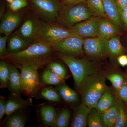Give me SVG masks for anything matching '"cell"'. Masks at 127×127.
Here are the masks:
<instances>
[{"label":"cell","instance_id":"obj_1","mask_svg":"<svg viewBox=\"0 0 127 127\" xmlns=\"http://www.w3.org/2000/svg\"><path fill=\"white\" fill-rule=\"evenodd\" d=\"M54 51L51 45L36 41L22 51L7 53L1 59L20 69L22 67L30 66L39 70L52 61Z\"/></svg>","mask_w":127,"mask_h":127},{"label":"cell","instance_id":"obj_2","mask_svg":"<svg viewBox=\"0 0 127 127\" xmlns=\"http://www.w3.org/2000/svg\"><path fill=\"white\" fill-rule=\"evenodd\" d=\"M105 78L102 72H96L86 81L79 91L82 103L91 109L96 107L106 89Z\"/></svg>","mask_w":127,"mask_h":127},{"label":"cell","instance_id":"obj_3","mask_svg":"<svg viewBox=\"0 0 127 127\" xmlns=\"http://www.w3.org/2000/svg\"><path fill=\"white\" fill-rule=\"evenodd\" d=\"M57 56L70 68L74 79L75 88L79 92L86 81L96 72L92 64L86 58L79 59L58 53Z\"/></svg>","mask_w":127,"mask_h":127},{"label":"cell","instance_id":"obj_4","mask_svg":"<svg viewBox=\"0 0 127 127\" xmlns=\"http://www.w3.org/2000/svg\"><path fill=\"white\" fill-rule=\"evenodd\" d=\"M93 14L87 5L83 3L67 5L61 3L57 23L70 28L77 23L86 20Z\"/></svg>","mask_w":127,"mask_h":127},{"label":"cell","instance_id":"obj_5","mask_svg":"<svg viewBox=\"0 0 127 127\" xmlns=\"http://www.w3.org/2000/svg\"><path fill=\"white\" fill-rule=\"evenodd\" d=\"M74 35H79L57 22H44L37 32L36 41L42 42L53 47L58 42Z\"/></svg>","mask_w":127,"mask_h":127},{"label":"cell","instance_id":"obj_6","mask_svg":"<svg viewBox=\"0 0 127 127\" xmlns=\"http://www.w3.org/2000/svg\"><path fill=\"white\" fill-rule=\"evenodd\" d=\"M35 14L46 22L57 21L61 2L57 0H28Z\"/></svg>","mask_w":127,"mask_h":127},{"label":"cell","instance_id":"obj_7","mask_svg":"<svg viewBox=\"0 0 127 127\" xmlns=\"http://www.w3.org/2000/svg\"><path fill=\"white\" fill-rule=\"evenodd\" d=\"M84 40L81 36H72L58 42L53 47L58 53L76 57L84 53Z\"/></svg>","mask_w":127,"mask_h":127},{"label":"cell","instance_id":"obj_8","mask_svg":"<svg viewBox=\"0 0 127 127\" xmlns=\"http://www.w3.org/2000/svg\"><path fill=\"white\" fill-rule=\"evenodd\" d=\"M20 69L23 92L31 97H35L42 87L39 79L38 70L30 66L22 67Z\"/></svg>","mask_w":127,"mask_h":127},{"label":"cell","instance_id":"obj_9","mask_svg":"<svg viewBox=\"0 0 127 127\" xmlns=\"http://www.w3.org/2000/svg\"><path fill=\"white\" fill-rule=\"evenodd\" d=\"M44 22L35 14L28 16L15 33L31 45L36 41L37 32Z\"/></svg>","mask_w":127,"mask_h":127},{"label":"cell","instance_id":"obj_10","mask_svg":"<svg viewBox=\"0 0 127 127\" xmlns=\"http://www.w3.org/2000/svg\"><path fill=\"white\" fill-rule=\"evenodd\" d=\"M84 52L92 57L104 56L109 53L108 40L100 37L84 39Z\"/></svg>","mask_w":127,"mask_h":127},{"label":"cell","instance_id":"obj_11","mask_svg":"<svg viewBox=\"0 0 127 127\" xmlns=\"http://www.w3.org/2000/svg\"><path fill=\"white\" fill-rule=\"evenodd\" d=\"M102 17L94 16L77 23L69 29L73 30L83 37L98 36V27Z\"/></svg>","mask_w":127,"mask_h":127},{"label":"cell","instance_id":"obj_12","mask_svg":"<svg viewBox=\"0 0 127 127\" xmlns=\"http://www.w3.org/2000/svg\"><path fill=\"white\" fill-rule=\"evenodd\" d=\"M22 19L21 14L18 12L12 11L7 6V11L1 20L0 33L10 36L20 24Z\"/></svg>","mask_w":127,"mask_h":127},{"label":"cell","instance_id":"obj_13","mask_svg":"<svg viewBox=\"0 0 127 127\" xmlns=\"http://www.w3.org/2000/svg\"><path fill=\"white\" fill-rule=\"evenodd\" d=\"M12 95L7 101L5 114L8 117L18 110L25 109L30 106H33L31 98L24 100L21 97V94L12 93Z\"/></svg>","mask_w":127,"mask_h":127},{"label":"cell","instance_id":"obj_14","mask_svg":"<svg viewBox=\"0 0 127 127\" xmlns=\"http://www.w3.org/2000/svg\"><path fill=\"white\" fill-rule=\"evenodd\" d=\"M8 64L10 72L9 89L12 93L21 94L23 92L21 73L18 71V68L14 64L9 63Z\"/></svg>","mask_w":127,"mask_h":127},{"label":"cell","instance_id":"obj_15","mask_svg":"<svg viewBox=\"0 0 127 127\" xmlns=\"http://www.w3.org/2000/svg\"><path fill=\"white\" fill-rule=\"evenodd\" d=\"M102 0L107 18L112 22L118 28L122 27V24L121 18L116 0Z\"/></svg>","mask_w":127,"mask_h":127},{"label":"cell","instance_id":"obj_16","mask_svg":"<svg viewBox=\"0 0 127 127\" xmlns=\"http://www.w3.org/2000/svg\"><path fill=\"white\" fill-rule=\"evenodd\" d=\"M118 28L110 20L102 18L98 27V36L110 39L118 33Z\"/></svg>","mask_w":127,"mask_h":127},{"label":"cell","instance_id":"obj_17","mask_svg":"<svg viewBox=\"0 0 127 127\" xmlns=\"http://www.w3.org/2000/svg\"><path fill=\"white\" fill-rule=\"evenodd\" d=\"M91 108L82 103L75 111L71 124V127H86L88 116Z\"/></svg>","mask_w":127,"mask_h":127},{"label":"cell","instance_id":"obj_18","mask_svg":"<svg viewBox=\"0 0 127 127\" xmlns=\"http://www.w3.org/2000/svg\"><path fill=\"white\" fill-rule=\"evenodd\" d=\"M7 43L8 53H16L22 51L30 45L15 33L9 37Z\"/></svg>","mask_w":127,"mask_h":127},{"label":"cell","instance_id":"obj_19","mask_svg":"<svg viewBox=\"0 0 127 127\" xmlns=\"http://www.w3.org/2000/svg\"><path fill=\"white\" fill-rule=\"evenodd\" d=\"M63 83L55 88L61 97L65 101L69 104L77 103L79 101V97L77 93L66 84Z\"/></svg>","mask_w":127,"mask_h":127},{"label":"cell","instance_id":"obj_20","mask_svg":"<svg viewBox=\"0 0 127 127\" xmlns=\"http://www.w3.org/2000/svg\"><path fill=\"white\" fill-rule=\"evenodd\" d=\"M118 112V102H114L109 108L101 114L104 127H114Z\"/></svg>","mask_w":127,"mask_h":127},{"label":"cell","instance_id":"obj_21","mask_svg":"<svg viewBox=\"0 0 127 127\" xmlns=\"http://www.w3.org/2000/svg\"><path fill=\"white\" fill-rule=\"evenodd\" d=\"M40 114L43 123L46 126H52L56 117L57 113L53 107L47 105L41 107Z\"/></svg>","mask_w":127,"mask_h":127},{"label":"cell","instance_id":"obj_22","mask_svg":"<svg viewBox=\"0 0 127 127\" xmlns=\"http://www.w3.org/2000/svg\"><path fill=\"white\" fill-rule=\"evenodd\" d=\"M115 101L112 94L106 89L98 102L95 108L99 113L102 114L109 108Z\"/></svg>","mask_w":127,"mask_h":127},{"label":"cell","instance_id":"obj_23","mask_svg":"<svg viewBox=\"0 0 127 127\" xmlns=\"http://www.w3.org/2000/svg\"><path fill=\"white\" fill-rule=\"evenodd\" d=\"M42 80L44 84L55 86H59L62 84L65 81L62 78L47 69L43 71Z\"/></svg>","mask_w":127,"mask_h":127},{"label":"cell","instance_id":"obj_24","mask_svg":"<svg viewBox=\"0 0 127 127\" xmlns=\"http://www.w3.org/2000/svg\"><path fill=\"white\" fill-rule=\"evenodd\" d=\"M87 5L93 15L107 18L102 0H87Z\"/></svg>","mask_w":127,"mask_h":127},{"label":"cell","instance_id":"obj_25","mask_svg":"<svg viewBox=\"0 0 127 127\" xmlns=\"http://www.w3.org/2000/svg\"><path fill=\"white\" fill-rule=\"evenodd\" d=\"M101 114L95 108L90 109L88 116L87 124L89 127H104L102 118Z\"/></svg>","mask_w":127,"mask_h":127},{"label":"cell","instance_id":"obj_26","mask_svg":"<svg viewBox=\"0 0 127 127\" xmlns=\"http://www.w3.org/2000/svg\"><path fill=\"white\" fill-rule=\"evenodd\" d=\"M71 117L70 111L67 109H63L57 113L56 117L52 127H66L68 126Z\"/></svg>","mask_w":127,"mask_h":127},{"label":"cell","instance_id":"obj_27","mask_svg":"<svg viewBox=\"0 0 127 127\" xmlns=\"http://www.w3.org/2000/svg\"><path fill=\"white\" fill-rule=\"evenodd\" d=\"M41 96L43 99L53 103L59 102L61 97L56 88L52 87L43 88L41 91Z\"/></svg>","mask_w":127,"mask_h":127},{"label":"cell","instance_id":"obj_28","mask_svg":"<svg viewBox=\"0 0 127 127\" xmlns=\"http://www.w3.org/2000/svg\"><path fill=\"white\" fill-rule=\"evenodd\" d=\"M10 72L8 63L1 59L0 62V87L4 89H9V81Z\"/></svg>","mask_w":127,"mask_h":127},{"label":"cell","instance_id":"obj_29","mask_svg":"<svg viewBox=\"0 0 127 127\" xmlns=\"http://www.w3.org/2000/svg\"><path fill=\"white\" fill-rule=\"evenodd\" d=\"M6 121V127H23L26 124V119L22 114L15 113L8 116Z\"/></svg>","mask_w":127,"mask_h":127},{"label":"cell","instance_id":"obj_30","mask_svg":"<svg viewBox=\"0 0 127 127\" xmlns=\"http://www.w3.org/2000/svg\"><path fill=\"white\" fill-rule=\"evenodd\" d=\"M109 53L114 56H118L123 52L124 48L119 37L114 36L108 40Z\"/></svg>","mask_w":127,"mask_h":127},{"label":"cell","instance_id":"obj_31","mask_svg":"<svg viewBox=\"0 0 127 127\" xmlns=\"http://www.w3.org/2000/svg\"><path fill=\"white\" fill-rule=\"evenodd\" d=\"M65 79L67 76L66 71L64 66L57 62H51L47 65V68Z\"/></svg>","mask_w":127,"mask_h":127},{"label":"cell","instance_id":"obj_32","mask_svg":"<svg viewBox=\"0 0 127 127\" xmlns=\"http://www.w3.org/2000/svg\"><path fill=\"white\" fill-rule=\"evenodd\" d=\"M127 126V112L122 103L119 101L118 102V114L114 127H124Z\"/></svg>","mask_w":127,"mask_h":127},{"label":"cell","instance_id":"obj_33","mask_svg":"<svg viewBox=\"0 0 127 127\" xmlns=\"http://www.w3.org/2000/svg\"><path fill=\"white\" fill-rule=\"evenodd\" d=\"M107 77L111 82L116 92L118 93L124 82V79L122 76L119 74L113 73L108 75Z\"/></svg>","mask_w":127,"mask_h":127},{"label":"cell","instance_id":"obj_34","mask_svg":"<svg viewBox=\"0 0 127 127\" xmlns=\"http://www.w3.org/2000/svg\"><path fill=\"white\" fill-rule=\"evenodd\" d=\"M29 5L30 2L28 0H14L11 3H7V6L12 11L18 12Z\"/></svg>","mask_w":127,"mask_h":127},{"label":"cell","instance_id":"obj_35","mask_svg":"<svg viewBox=\"0 0 127 127\" xmlns=\"http://www.w3.org/2000/svg\"><path fill=\"white\" fill-rule=\"evenodd\" d=\"M9 37L6 35L0 36V57L1 59L7 55V49L6 47L7 42Z\"/></svg>","mask_w":127,"mask_h":127},{"label":"cell","instance_id":"obj_36","mask_svg":"<svg viewBox=\"0 0 127 127\" xmlns=\"http://www.w3.org/2000/svg\"><path fill=\"white\" fill-rule=\"evenodd\" d=\"M118 93L120 98L127 104V81H124Z\"/></svg>","mask_w":127,"mask_h":127},{"label":"cell","instance_id":"obj_37","mask_svg":"<svg viewBox=\"0 0 127 127\" xmlns=\"http://www.w3.org/2000/svg\"><path fill=\"white\" fill-rule=\"evenodd\" d=\"M6 102L5 98L4 97L0 96V120L1 121L3 117L5 114Z\"/></svg>","mask_w":127,"mask_h":127},{"label":"cell","instance_id":"obj_38","mask_svg":"<svg viewBox=\"0 0 127 127\" xmlns=\"http://www.w3.org/2000/svg\"><path fill=\"white\" fill-rule=\"evenodd\" d=\"M121 20L127 29V6L119 10Z\"/></svg>","mask_w":127,"mask_h":127},{"label":"cell","instance_id":"obj_39","mask_svg":"<svg viewBox=\"0 0 127 127\" xmlns=\"http://www.w3.org/2000/svg\"><path fill=\"white\" fill-rule=\"evenodd\" d=\"M87 1V0H62L61 2L63 4L72 5L83 3Z\"/></svg>","mask_w":127,"mask_h":127},{"label":"cell","instance_id":"obj_40","mask_svg":"<svg viewBox=\"0 0 127 127\" xmlns=\"http://www.w3.org/2000/svg\"><path fill=\"white\" fill-rule=\"evenodd\" d=\"M118 61L119 64L122 67L127 65V56L122 55L119 56L117 59Z\"/></svg>","mask_w":127,"mask_h":127},{"label":"cell","instance_id":"obj_41","mask_svg":"<svg viewBox=\"0 0 127 127\" xmlns=\"http://www.w3.org/2000/svg\"><path fill=\"white\" fill-rule=\"evenodd\" d=\"M116 4L119 11L126 6H127V0H116Z\"/></svg>","mask_w":127,"mask_h":127},{"label":"cell","instance_id":"obj_42","mask_svg":"<svg viewBox=\"0 0 127 127\" xmlns=\"http://www.w3.org/2000/svg\"><path fill=\"white\" fill-rule=\"evenodd\" d=\"M5 2H2L1 3L0 8V20L5 14Z\"/></svg>","mask_w":127,"mask_h":127},{"label":"cell","instance_id":"obj_43","mask_svg":"<svg viewBox=\"0 0 127 127\" xmlns=\"http://www.w3.org/2000/svg\"><path fill=\"white\" fill-rule=\"evenodd\" d=\"M6 1V2H7V3H11L12 2L14 1V0H5Z\"/></svg>","mask_w":127,"mask_h":127},{"label":"cell","instance_id":"obj_44","mask_svg":"<svg viewBox=\"0 0 127 127\" xmlns=\"http://www.w3.org/2000/svg\"><path fill=\"white\" fill-rule=\"evenodd\" d=\"M58 1H60V2H61V1H62V0H57Z\"/></svg>","mask_w":127,"mask_h":127}]
</instances>
